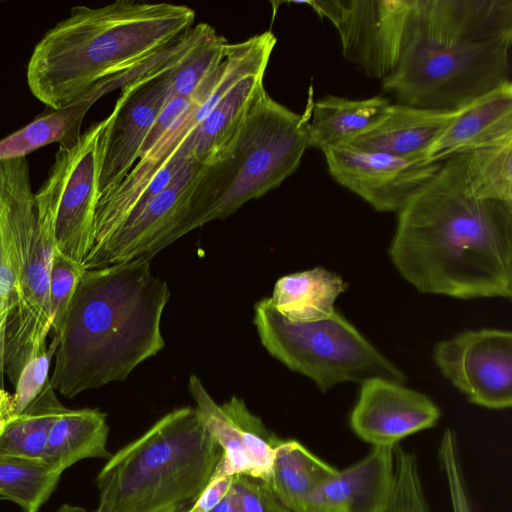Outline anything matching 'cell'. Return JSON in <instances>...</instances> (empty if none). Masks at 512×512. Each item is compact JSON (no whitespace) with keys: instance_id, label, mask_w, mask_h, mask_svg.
Wrapping results in <instances>:
<instances>
[{"instance_id":"1","label":"cell","mask_w":512,"mask_h":512,"mask_svg":"<svg viewBox=\"0 0 512 512\" xmlns=\"http://www.w3.org/2000/svg\"><path fill=\"white\" fill-rule=\"evenodd\" d=\"M466 161L445 159L398 212L389 255L421 293L511 299L512 204L474 197Z\"/></svg>"},{"instance_id":"2","label":"cell","mask_w":512,"mask_h":512,"mask_svg":"<svg viewBox=\"0 0 512 512\" xmlns=\"http://www.w3.org/2000/svg\"><path fill=\"white\" fill-rule=\"evenodd\" d=\"M170 297L140 256L84 269L71 299L55 352L50 384L65 396L124 381L165 343L160 323Z\"/></svg>"},{"instance_id":"3","label":"cell","mask_w":512,"mask_h":512,"mask_svg":"<svg viewBox=\"0 0 512 512\" xmlns=\"http://www.w3.org/2000/svg\"><path fill=\"white\" fill-rule=\"evenodd\" d=\"M511 44L512 0H416L382 88L397 104L460 110L511 81Z\"/></svg>"},{"instance_id":"4","label":"cell","mask_w":512,"mask_h":512,"mask_svg":"<svg viewBox=\"0 0 512 512\" xmlns=\"http://www.w3.org/2000/svg\"><path fill=\"white\" fill-rule=\"evenodd\" d=\"M194 20L191 8L170 3L72 7L35 46L27 66L30 91L49 108H63L104 77L169 45Z\"/></svg>"},{"instance_id":"5","label":"cell","mask_w":512,"mask_h":512,"mask_svg":"<svg viewBox=\"0 0 512 512\" xmlns=\"http://www.w3.org/2000/svg\"><path fill=\"white\" fill-rule=\"evenodd\" d=\"M312 103L310 97L306 111L299 115L276 102L264 88L229 143L201 166L186 215L161 250L195 228L226 218L291 176L309 147Z\"/></svg>"},{"instance_id":"6","label":"cell","mask_w":512,"mask_h":512,"mask_svg":"<svg viewBox=\"0 0 512 512\" xmlns=\"http://www.w3.org/2000/svg\"><path fill=\"white\" fill-rule=\"evenodd\" d=\"M222 456L197 409H175L111 455L96 478V512H156L193 504Z\"/></svg>"},{"instance_id":"7","label":"cell","mask_w":512,"mask_h":512,"mask_svg":"<svg viewBox=\"0 0 512 512\" xmlns=\"http://www.w3.org/2000/svg\"><path fill=\"white\" fill-rule=\"evenodd\" d=\"M254 324L262 345L289 369L315 382L321 392L344 382L383 378L403 384L405 374L381 354L345 317L294 321L270 298L255 304Z\"/></svg>"},{"instance_id":"8","label":"cell","mask_w":512,"mask_h":512,"mask_svg":"<svg viewBox=\"0 0 512 512\" xmlns=\"http://www.w3.org/2000/svg\"><path fill=\"white\" fill-rule=\"evenodd\" d=\"M276 43L275 35L265 31L229 44L221 65L193 94L186 111L137 161L121 184L98 200L93 243L87 256L95 253L124 222L152 179L172 161L222 97L245 76L265 72Z\"/></svg>"},{"instance_id":"9","label":"cell","mask_w":512,"mask_h":512,"mask_svg":"<svg viewBox=\"0 0 512 512\" xmlns=\"http://www.w3.org/2000/svg\"><path fill=\"white\" fill-rule=\"evenodd\" d=\"M105 125L106 119L94 123L74 144L59 145L48 177L35 194V212L52 221L57 250L81 264L93 243Z\"/></svg>"},{"instance_id":"10","label":"cell","mask_w":512,"mask_h":512,"mask_svg":"<svg viewBox=\"0 0 512 512\" xmlns=\"http://www.w3.org/2000/svg\"><path fill=\"white\" fill-rule=\"evenodd\" d=\"M416 0H329L344 57L367 76L384 80L396 69Z\"/></svg>"},{"instance_id":"11","label":"cell","mask_w":512,"mask_h":512,"mask_svg":"<svg viewBox=\"0 0 512 512\" xmlns=\"http://www.w3.org/2000/svg\"><path fill=\"white\" fill-rule=\"evenodd\" d=\"M433 360L468 400L489 409L512 405V333L484 328L438 342Z\"/></svg>"},{"instance_id":"12","label":"cell","mask_w":512,"mask_h":512,"mask_svg":"<svg viewBox=\"0 0 512 512\" xmlns=\"http://www.w3.org/2000/svg\"><path fill=\"white\" fill-rule=\"evenodd\" d=\"M170 69L122 87L101 135L99 199L116 189L139 160L144 141L169 99Z\"/></svg>"},{"instance_id":"13","label":"cell","mask_w":512,"mask_h":512,"mask_svg":"<svg viewBox=\"0 0 512 512\" xmlns=\"http://www.w3.org/2000/svg\"><path fill=\"white\" fill-rule=\"evenodd\" d=\"M322 152L333 179L379 212L398 213L443 162L361 151L349 146Z\"/></svg>"},{"instance_id":"14","label":"cell","mask_w":512,"mask_h":512,"mask_svg":"<svg viewBox=\"0 0 512 512\" xmlns=\"http://www.w3.org/2000/svg\"><path fill=\"white\" fill-rule=\"evenodd\" d=\"M36 231L35 194L26 157L0 161V388L4 335L18 277Z\"/></svg>"},{"instance_id":"15","label":"cell","mask_w":512,"mask_h":512,"mask_svg":"<svg viewBox=\"0 0 512 512\" xmlns=\"http://www.w3.org/2000/svg\"><path fill=\"white\" fill-rule=\"evenodd\" d=\"M201 166L187 162L138 215L124 221L95 253L85 258L83 268L110 266L140 256L150 259L158 253L186 215Z\"/></svg>"},{"instance_id":"16","label":"cell","mask_w":512,"mask_h":512,"mask_svg":"<svg viewBox=\"0 0 512 512\" xmlns=\"http://www.w3.org/2000/svg\"><path fill=\"white\" fill-rule=\"evenodd\" d=\"M361 384L350 426L373 447H394L403 438L435 426L440 418L438 406L421 392L383 378Z\"/></svg>"},{"instance_id":"17","label":"cell","mask_w":512,"mask_h":512,"mask_svg":"<svg viewBox=\"0 0 512 512\" xmlns=\"http://www.w3.org/2000/svg\"><path fill=\"white\" fill-rule=\"evenodd\" d=\"M155 67L153 59L143 60L99 80L75 102L39 115L25 127L0 140V161L26 157L56 142L61 146L74 144L81 136V125L86 113L98 99L149 75Z\"/></svg>"},{"instance_id":"18","label":"cell","mask_w":512,"mask_h":512,"mask_svg":"<svg viewBox=\"0 0 512 512\" xmlns=\"http://www.w3.org/2000/svg\"><path fill=\"white\" fill-rule=\"evenodd\" d=\"M393 479L394 447H373L357 463L337 469L310 496L302 512H379Z\"/></svg>"},{"instance_id":"19","label":"cell","mask_w":512,"mask_h":512,"mask_svg":"<svg viewBox=\"0 0 512 512\" xmlns=\"http://www.w3.org/2000/svg\"><path fill=\"white\" fill-rule=\"evenodd\" d=\"M512 139V83L506 82L461 108L429 150V162Z\"/></svg>"},{"instance_id":"20","label":"cell","mask_w":512,"mask_h":512,"mask_svg":"<svg viewBox=\"0 0 512 512\" xmlns=\"http://www.w3.org/2000/svg\"><path fill=\"white\" fill-rule=\"evenodd\" d=\"M458 111L391 104L387 117L379 126L347 146L361 151L427 160L429 150Z\"/></svg>"},{"instance_id":"21","label":"cell","mask_w":512,"mask_h":512,"mask_svg":"<svg viewBox=\"0 0 512 512\" xmlns=\"http://www.w3.org/2000/svg\"><path fill=\"white\" fill-rule=\"evenodd\" d=\"M390 106V100L384 96L353 100L327 95L312 103L307 123L309 146L321 151L347 146L379 126Z\"/></svg>"},{"instance_id":"22","label":"cell","mask_w":512,"mask_h":512,"mask_svg":"<svg viewBox=\"0 0 512 512\" xmlns=\"http://www.w3.org/2000/svg\"><path fill=\"white\" fill-rule=\"evenodd\" d=\"M264 73L250 74L238 81L222 97L171 162L180 160L204 165L212 160L235 135L253 102L264 89Z\"/></svg>"},{"instance_id":"23","label":"cell","mask_w":512,"mask_h":512,"mask_svg":"<svg viewBox=\"0 0 512 512\" xmlns=\"http://www.w3.org/2000/svg\"><path fill=\"white\" fill-rule=\"evenodd\" d=\"M109 427L98 409H66L53 424L43 459L62 473L80 460L109 459Z\"/></svg>"},{"instance_id":"24","label":"cell","mask_w":512,"mask_h":512,"mask_svg":"<svg viewBox=\"0 0 512 512\" xmlns=\"http://www.w3.org/2000/svg\"><path fill=\"white\" fill-rule=\"evenodd\" d=\"M346 289L347 283L339 275L316 267L279 278L270 299L286 318L314 321L333 315L334 302Z\"/></svg>"},{"instance_id":"25","label":"cell","mask_w":512,"mask_h":512,"mask_svg":"<svg viewBox=\"0 0 512 512\" xmlns=\"http://www.w3.org/2000/svg\"><path fill=\"white\" fill-rule=\"evenodd\" d=\"M337 469L296 440H280L274 452L269 485L291 512H302L310 496Z\"/></svg>"},{"instance_id":"26","label":"cell","mask_w":512,"mask_h":512,"mask_svg":"<svg viewBox=\"0 0 512 512\" xmlns=\"http://www.w3.org/2000/svg\"><path fill=\"white\" fill-rule=\"evenodd\" d=\"M66 409L50 385L26 411L0 422V454L42 458L50 430Z\"/></svg>"},{"instance_id":"27","label":"cell","mask_w":512,"mask_h":512,"mask_svg":"<svg viewBox=\"0 0 512 512\" xmlns=\"http://www.w3.org/2000/svg\"><path fill=\"white\" fill-rule=\"evenodd\" d=\"M62 472L43 458L0 454V499L37 512L56 489Z\"/></svg>"},{"instance_id":"28","label":"cell","mask_w":512,"mask_h":512,"mask_svg":"<svg viewBox=\"0 0 512 512\" xmlns=\"http://www.w3.org/2000/svg\"><path fill=\"white\" fill-rule=\"evenodd\" d=\"M189 391L207 431L223 450V456L210 480L238 474L252 476V468L234 420L222 405L214 401L196 375L190 376Z\"/></svg>"},{"instance_id":"29","label":"cell","mask_w":512,"mask_h":512,"mask_svg":"<svg viewBox=\"0 0 512 512\" xmlns=\"http://www.w3.org/2000/svg\"><path fill=\"white\" fill-rule=\"evenodd\" d=\"M465 178L474 197L512 204V139L467 153Z\"/></svg>"},{"instance_id":"30","label":"cell","mask_w":512,"mask_h":512,"mask_svg":"<svg viewBox=\"0 0 512 512\" xmlns=\"http://www.w3.org/2000/svg\"><path fill=\"white\" fill-rule=\"evenodd\" d=\"M222 406L238 428L242 447L252 468V477L269 484L275 448L281 439L268 431L242 399L233 396Z\"/></svg>"},{"instance_id":"31","label":"cell","mask_w":512,"mask_h":512,"mask_svg":"<svg viewBox=\"0 0 512 512\" xmlns=\"http://www.w3.org/2000/svg\"><path fill=\"white\" fill-rule=\"evenodd\" d=\"M229 43L216 33L195 46L169 71V98L191 97L221 65Z\"/></svg>"},{"instance_id":"32","label":"cell","mask_w":512,"mask_h":512,"mask_svg":"<svg viewBox=\"0 0 512 512\" xmlns=\"http://www.w3.org/2000/svg\"><path fill=\"white\" fill-rule=\"evenodd\" d=\"M379 512H430L414 454L394 446V479L390 495Z\"/></svg>"},{"instance_id":"33","label":"cell","mask_w":512,"mask_h":512,"mask_svg":"<svg viewBox=\"0 0 512 512\" xmlns=\"http://www.w3.org/2000/svg\"><path fill=\"white\" fill-rule=\"evenodd\" d=\"M84 268L56 248L49 278V300L52 313L53 336H57L63 324L71 299L78 286Z\"/></svg>"},{"instance_id":"34","label":"cell","mask_w":512,"mask_h":512,"mask_svg":"<svg viewBox=\"0 0 512 512\" xmlns=\"http://www.w3.org/2000/svg\"><path fill=\"white\" fill-rule=\"evenodd\" d=\"M57 344V337H53L47 349L31 360L21 372L11 398L10 416L26 411L51 385L49 372Z\"/></svg>"},{"instance_id":"35","label":"cell","mask_w":512,"mask_h":512,"mask_svg":"<svg viewBox=\"0 0 512 512\" xmlns=\"http://www.w3.org/2000/svg\"><path fill=\"white\" fill-rule=\"evenodd\" d=\"M234 482L238 489L237 512H291L264 480L238 474L234 475Z\"/></svg>"},{"instance_id":"36","label":"cell","mask_w":512,"mask_h":512,"mask_svg":"<svg viewBox=\"0 0 512 512\" xmlns=\"http://www.w3.org/2000/svg\"><path fill=\"white\" fill-rule=\"evenodd\" d=\"M192 98L193 95L191 97H170L167 100L144 141L140 152V158L143 157L174 125V123L189 107Z\"/></svg>"},{"instance_id":"37","label":"cell","mask_w":512,"mask_h":512,"mask_svg":"<svg viewBox=\"0 0 512 512\" xmlns=\"http://www.w3.org/2000/svg\"><path fill=\"white\" fill-rule=\"evenodd\" d=\"M232 481L233 476L210 480L187 512H210L226 495Z\"/></svg>"},{"instance_id":"38","label":"cell","mask_w":512,"mask_h":512,"mask_svg":"<svg viewBox=\"0 0 512 512\" xmlns=\"http://www.w3.org/2000/svg\"><path fill=\"white\" fill-rule=\"evenodd\" d=\"M238 509V489L233 481L230 489L222 500L210 512H237Z\"/></svg>"},{"instance_id":"39","label":"cell","mask_w":512,"mask_h":512,"mask_svg":"<svg viewBox=\"0 0 512 512\" xmlns=\"http://www.w3.org/2000/svg\"><path fill=\"white\" fill-rule=\"evenodd\" d=\"M12 395L0 388V422L10 416Z\"/></svg>"},{"instance_id":"40","label":"cell","mask_w":512,"mask_h":512,"mask_svg":"<svg viewBox=\"0 0 512 512\" xmlns=\"http://www.w3.org/2000/svg\"><path fill=\"white\" fill-rule=\"evenodd\" d=\"M192 504H181L163 508L156 512H187Z\"/></svg>"},{"instance_id":"41","label":"cell","mask_w":512,"mask_h":512,"mask_svg":"<svg viewBox=\"0 0 512 512\" xmlns=\"http://www.w3.org/2000/svg\"><path fill=\"white\" fill-rule=\"evenodd\" d=\"M57 512H87L84 508L73 506L70 504H63Z\"/></svg>"}]
</instances>
